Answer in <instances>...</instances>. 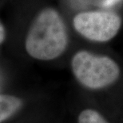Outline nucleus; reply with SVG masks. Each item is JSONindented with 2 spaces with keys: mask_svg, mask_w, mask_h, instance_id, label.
I'll use <instances>...</instances> for the list:
<instances>
[{
  "mask_svg": "<svg viewBox=\"0 0 123 123\" xmlns=\"http://www.w3.org/2000/svg\"><path fill=\"white\" fill-rule=\"evenodd\" d=\"M121 0H106L104 2V6H112L118 3Z\"/></svg>",
  "mask_w": 123,
  "mask_h": 123,
  "instance_id": "nucleus-6",
  "label": "nucleus"
},
{
  "mask_svg": "<svg viewBox=\"0 0 123 123\" xmlns=\"http://www.w3.org/2000/svg\"><path fill=\"white\" fill-rule=\"evenodd\" d=\"M71 68L78 82L90 90L110 87L121 75V68L114 60L85 50L74 54L71 61Z\"/></svg>",
  "mask_w": 123,
  "mask_h": 123,
  "instance_id": "nucleus-2",
  "label": "nucleus"
},
{
  "mask_svg": "<svg viewBox=\"0 0 123 123\" xmlns=\"http://www.w3.org/2000/svg\"><path fill=\"white\" fill-rule=\"evenodd\" d=\"M78 123H109L98 111L93 109H86L78 115Z\"/></svg>",
  "mask_w": 123,
  "mask_h": 123,
  "instance_id": "nucleus-5",
  "label": "nucleus"
},
{
  "mask_svg": "<svg viewBox=\"0 0 123 123\" xmlns=\"http://www.w3.org/2000/svg\"><path fill=\"white\" fill-rule=\"evenodd\" d=\"M22 106V101L13 95H0V123L15 114Z\"/></svg>",
  "mask_w": 123,
  "mask_h": 123,
  "instance_id": "nucleus-4",
  "label": "nucleus"
},
{
  "mask_svg": "<svg viewBox=\"0 0 123 123\" xmlns=\"http://www.w3.org/2000/svg\"><path fill=\"white\" fill-rule=\"evenodd\" d=\"M68 44L66 25L55 10L47 8L32 23L26 39V49L30 56L51 61L60 56Z\"/></svg>",
  "mask_w": 123,
  "mask_h": 123,
  "instance_id": "nucleus-1",
  "label": "nucleus"
},
{
  "mask_svg": "<svg viewBox=\"0 0 123 123\" xmlns=\"http://www.w3.org/2000/svg\"><path fill=\"white\" fill-rule=\"evenodd\" d=\"M4 39H5V30L3 25L0 22V44L4 41Z\"/></svg>",
  "mask_w": 123,
  "mask_h": 123,
  "instance_id": "nucleus-7",
  "label": "nucleus"
},
{
  "mask_svg": "<svg viewBox=\"0 0 123 123\" xmlns=\"http://www.w3.org/2000/svg\"><path fill=\"white\" fill-rule=\"evenodd\" d=\"M73 24L75 30L85 38L106 42L117 34L122 26V18L110 11H88L76 15Z\"/></svg>",
  "mask_w": 123,
  "mask_h": 123,
  "instance_id": "nucleus-3",
  "label": "nucleus"
}]
</instances>
